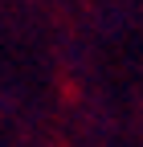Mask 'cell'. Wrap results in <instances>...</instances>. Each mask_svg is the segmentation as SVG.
<instances>
[]
</instances>
